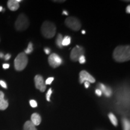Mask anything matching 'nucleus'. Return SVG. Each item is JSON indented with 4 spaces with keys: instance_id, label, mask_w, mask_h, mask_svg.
Listing matches in <instances>:
<instances>
[{
    "instance_id": "f257e3e1",
    "label": "nucleus",
    "mask_w": 130,
    "mask_h": 130,
    "mask_svg": "<svg viewBox=\"0 0 130 130\" xmlns=\"http://www.w3.org/2000/svg\"><path fill=\"white\" fill-rule=\"evenodd\" d=\"M113 57L117 62H125L130 59V47L129 45H120L115 49Z\"/></svg>"
},
{
    "instance_id": "f03ea898",
    "label": "nucleus",
    "mask_w": 130,
    "mask_h": 130,
    "mask_svg": "<svg viewBox=\"0 0 130 130\" xmlns=\"http://www.w3.org/2000/svg\"><path fill=\"white\" fill-rule=\"evenodd\" d=\"M41 32L45 38L51 39L56 35V27L50 21H45L41 27Z\"/></svg>"
},
{
    "instance_id": "7ed1b4c3",
    "label": "nucleus",
    "mask_w": 130,
    "mask_h": 130,
    "mask_svg": "<svg viewBox=\"0 0 130 130\" xmlns=\"http://www.w3.org/2000/svg\"><path fill=\"white\" fill-rule=\"evenodd\" d=\"M28 64V57L24 53H21L18 55L14 61V68L16 71H23Z\"/></svg>"
},
{
    "instance_id": "20e7f679",
    "label": "nucleus",
    "mask_w": 130,
    "mask_h": 130,
    "mask_svg": "<svg viewBox=\"0 0 130 130\" xmlns=\"http://www.w3.org/2000/svg\"><path fill=\"white\" fill-rule=\"evenodd\" d=\"M29 25H30V22L27 16L23 13L19 14L14 24L16 30L19 31H22L27 30L28 28Z\"/></svg>"
},
{
    "instance_id": "39448f33",
    "label": "nucleus",
    "mask_w": 130,
    "mask_h": 130,
    "mask_svg": "<svg viewBox=\"0 0 130 130\" xmlns=\"http://www.w3.org/2000/svg\"><path fill=\"white\" fill-rule=\"evenodd\" d=\"M64 22L67 27L74 31H77L81 28V24L80 21L75 17H73V16L68 17L66 19Z\"/></svg>"
},
{
    "instance_id": "423d86ee",
    "label": "nucleus",
    "mask_w": 130,
    "mask_h": 130,
    "mask_svg": "<svg viewBox=\"0 0 130 130\" xmlns=\"http://www.w3.org/2000/svg\"><path fill=\"white\" fill-rule=\"evenodd\" d=\"M84 50L82 46L77 45L75 47H74L72 49L71 52L70 54V58L73 61H78L79 58L81 56L84 55Z\"/></svg>"
},
{
    "instance_id": "0eeeda50",
    "label": "nucleus",
    "mask_w": 130,
    "mask_h": 130,
    "mask_svg": "<svg viewBox=\"0 0 130 130\" xmlns=\"http://www.w3.org/2000/svg\"><path fill=\"white\" fill-rule=\"evenodd\" d=\"M48 63L51 67L56 68L62 64L63 60L58 54L56 53H53L49 56Z\"/></svg>"
},
{
    "instance_id": "6e6552de",
    "label": "nucleus",
    "mask_w": 130,
    "mask_h": 130,
    "mask_svg": "<svg viewBox=\"0 0 130 130\" xmlns=\"http://www.w3.org/2000/svg\"><path fill=\"white\" fill-rule=\"evenodd\" d=\"M79 83L81 84L83 83L85 81H88L90 83H95V78L92 77L91 75L86 71H81L79 74Z\"/></svg>"
},
{
    "instance_id": "1a4fd4ad",
    "label": "nucleus",
    "mask_w": 130,
    "mask_h": 130,
    "mask_svg": "<svg viewBox=\"0 0 130 130\" xmlns=\"http://www.w3.org/2000/svg\"><path fill=\"white\" fill-rule=\"evenodd\" d=\"M36 88L39 90L41 92H44L46 90V84L45 83L43 77L40 75H36L35 77Z\"/></svg>"
},
{
    "instance_id": "9d476101",
    "label": "nucleus",
    "mask_w": 130,
    "mask_h": 130,
    "mask_svg": "<svg viewBox=\"0 0 130 130\" xmlns=\"http://www.w3.org/2000/svg\"><path fill=\"white\" fill-rule=\"evenodd\" d=\"M98 86L99 87L98 89H100L102 93H103L107 97L111 96L112 94H113V91H112L110 87H108V86H105V84L102 83H99Z\"/></svg>"
},
{
    "instance_id": "9b49d317",
    "label": "nucleus",
    "mask_w": 130,
    "mask_h": 130,
    "mask_svg": "<svg viewBox=\"0 0 130 130\" xmlns=\"http://www.w3.org/2000/svg\"><path fill=\"white\" fill-rule=\"evenodd\" d=\"M21 0H9L7 2V6L11 11H16L19 8V3Z\"/></svg>"
},
{
    "instance_id": "f8f14e48",
    "label": "nucleus",
    "mask_w": 130,
    "mask_h": 130,
    "mask_svg": "<svg viewBox=\"0 0 130 130\" xmlns=\"http://www.w3.org/2000/svg\"><path fill=\"white\" fill-rule=\"evenodd\" d=\"M9 106V103L7 100L4 99V94L0 91V110H4Z\"/></svg>"
},
{
    "instance_id": "ddd939ff",
    "label": "nucleus",
    "mask_w": 130,
    "mask_h": 130,
    "mask_svg": "<svg viewBox=\"0 0 130 130\" xmlns=\"http://www.w3.org/2000/svg\"><path fill=\"white\" fill-rule=\"evenodd\" d=\"M42 119L41 117L38 113H33L31 116V122L35 125V126H37L41 123Z\"/></svg>"
},
{
    "instance_id": "4468645a",
    "label": "nucleus",
    "mask_w": 130,
    "mask_h": 130,
    "mask_svg": "<svg viewBox=\"0 0 130 130\" xmlns=\"http://www.w3.org/2000/svg\"><path fill=\"white\" fill-rule=\"evenodd\" d=\"M24 130H37L36 126L31 121H27L24 125Z\"/></svg>"
},
{
    "instance_id": "2eb2a0df",
    "label": "nucleus",
    "mask_w": 130,
    "mask_h": 130,
    "mask_svg": "<svg viewBox=\"0 0 130 130\" xmlns=\"http://www.w3.org/2000/svg\"><path fill=\"white\" fill-rule=\"evenodd\" d=\"M63 37L62 35L61 34H58L57 37L56 39V45H57L58 48H61L63 47L62 46V40H63Z\"/></svg>"
},
{
    "instance_id": "dca6fc26",
    "label": "nucleus",
    "mask_w": 130,
    "mask_h": 130,
    "mask_svg": "<svg viewBox=\"0 0 130 130\" xmlns=\"http://www.w3.org/2000/svg\"><path fill=\"white\" fill-rule=\"evenodd\" d=\"M71 37L69 36H66L63 37V40H62V46H68L71 44Z\"/></svg>"
},
{
    "instance_id": "f3484780",
    "label": "nucleus",
    "mask_w": 130,
    "mask_h": 130,
    "mask_svg": "<svg viewBox=\"0 0 130 130\" xmlns=\"http://www.w3.org/2000/svg\"><path fill=\"white\" fill-rule=\"evenodd\" d=\"M122 125L123 130H130V123L129 121L125 118L122 119Z\"/></svg>"
},
{
    "instance_id": "a211bd4d",
    "label": "nucleus",
    "mask_w": 130,
    "mask_h": 130,
    "mask_svg": "<svg viewBox=\"0 0 130 130\" xmlns=\"http://www.w3.org/2000/svg\"><path fill=\"white\" fill-rule=\"evenodd\" d=\"M108 118H109L110 121H111V122L112 123V124H113V125H118V120H117L116 116H115L113 113H110L109 115H108Z\"/></svg>"
},
{
    "instance_id": "6ab92c4d",
    "label": "nucleus",
    "mask_w": 130,
    "mask_h": 130,
    "mask_svg": "<svg viewBox=\"0 0 130 130\" xmlns=\"http://www.w3.org/2000/svg\"><path fill=\"white\" fill-rule=\"evenodd\" d=\"M32 51H33V47H32V43L31 42H30V43H28V47H27V48L25 50V54H29L31 53Z\"/></svg>"
},
{
    "instance_id": "aec40b11",
    "label": "nucleus",
    "mask_w": 130,
    "mask_h": 130,
    "mask_svg": "<svg viewBox=\"0 0 130 130\" xmlns=\"http://www.w3.org/2000/svg\"><path fill=\"white\" fill-rule=\"evenodd\" d=\"M52 93H53V91H52V89L50 88V89H49L48 92H47V93L46 95V100L50 102V98H51V94Z\"/></svg>"
},
{
    "instance_id": "412c9836",
    "label": "nucleus",
    "mask_w": 130,
    "mask_h": 130,
    "mask_svg": "<svg viewBox=\"0 0 130 130\" xmlns=\"http://www.w3.org/2000/svg\"><path fill=\"white\" fill-rule=\"evenodd\" d=\"M30 104L31 105V107H32V108H35V107H37V103L35 100H30Z\"/></svg>"
},
{
    "instance_id": "4be33fe9",
    "label": "nucleus",
    "mask_w": 130,
    "mask_h": 130,
    "mask_svg": "<svg viewBox=\"0 0 130 130\" xmlns=\"http://www.w3.org/2000/svg\"><path fill=\"white\" fill-rule=\"evenodd\" d=\"M78 61L79 62V63H81V64H84V63H86V58H85V56H84V55H83V56H81L78 59Z\"/></svg>"
},
{
    "instance_id": "5701e85b",
    "label": "nucleus",
    "mask_w": 130,
    "mask_h": 130,
    "mask_svg": "<svg viewBox=\"0 0 130 130\" xmlns=\"http://www.w3.org/2000/svg\"><path fill=\"white\" fill-rule=\"evenodd\" d=\"M53 80H54L53 77H50V78H47L46 81L45 82V84L50 85V84H51L52 83V82H53Z\"/></svg>"
},
{
    "instance_id": "b1692460",
    "label": "nucleus",
    "mask_w": 130,
    "mask_h": 130,
    "mask_svg": "<svg viewBox=\"0 0 130 130\" xmlns=\"http://www.w3.org/2000/svg\"><path fill=\"white\" fill-rule=\"evenodd\" d=\"M0 85H1V87H3V88L7 89V84L6 83V82L3 80H0Z\"/></svg>"
},
{
    "instance_id": "393cba45",
    "label": "nucleus",
    "mask_w": 130,
    "mask_h": 130,
    "mask_svg": "<svg viewBox=\"0 0 130 130\" xmlns=\"http://www.w3.org/2000/svg\"><path fill=\"white\" fill-rule=\"evenodd\" d=\"M95 93H96V95L98 96H101L102 94V92H101V91L100 89H96Z\"/></svg>"
},
{
    "instance_id": "a878e982",
    "label": "nucleus",
    "mask_w": 130,
    "mask_h": 130,
    "mask_svg": "<svg viewBox=\"0 0 130 130\" xmlns=\"http://www.w3.org/2000/svg\"><path fill=\"white\" fill-rule=\"evenodd\" d=\"M4 58L5 60H9L10 58H11V55L10 54H7L5 55L4 56Z\"/></svg>"
},
{
    "instance_id": "bb28decb",
    "label": "nucleus",
    "mask_w": 130,
    "mask_h": 130,
    "mask_svg": "<svg viewBox=\"0 0 130 130\" xmlns=\"http://www.w3.org/2000/svg\"><path fill=\"white\" fill-rule=\"evenodd\" d=\"M44 51L46 54H50V53H51V50L48 48H45L44 49Z\"/></svg>"
},
{
    "instance_id": "cd10ccee",
    "label": "nucleus",
    "mask_w": 130,
    "mask_h": 130,
    "mask_svg": "<svg viewBox=\"0 0 130 130\" xmlns=\"http://www.w3.org/2000/svg\"><path fill=\"white\" fill-rule=\"evenodd\" d=\"M9 67H10V65L9 64H7V63H4V64H3V68H4V69H8Z\"/></svg>"
},
{
    "instance_id": "c85d7f7f",
    "label": "nucleus",
    "mask_w": 130,
    "mask_h": 130,
    "mask_svg": "<svg viewBox=\"0 0 130 130\" xmlns=\"http://www.w3.org/2000/svg\"><path fill=\"white\" fill-rule=\"evenodd\" d=\"M84 86H85L86 88L87 89L90 86V83H89L88 81H85L84 82Z\"/></svg>"
},
{
    "instance_id": "c756f323",
    "label": "nucleus",
    "mask_w": 130,
    "mask_h": 130,
    "mask_svg": "<svg viewBox=\"0 0 130 130\" xmlns=\"http://www.w3.org/2000/svg\"><path fill=\"white\" fill-rule=\"evenodd\" d=\"M126 12L127 13H130V6L129 5H128L127 7H126Z\"/></svg>"
},
{
    "instance_id": "7c9ffc66",
    "label": "nucleus",
    "mask_w": 130,
    "mask_h": 130,
    "mask_svg": "<svg viewBox=\"0 0 130 130\" xmlns=\"http://www.w3.org/2000/svg\"><path fill=\"white\" fill-rule=\"evenodd\" d=\"M4 54H3V53H1V52H0V58H2L4 57Z\"/></svg>"
},
{
    "instance_id": "2f4dec72",
    "label": "nucleus",
    "mask_w": 130,
    "mask_h": 130,
    "mask_svg": "<svg viewBox=\"0 0 130 130\" xmlns=\"http://www.w3.org/2000/svg\"><path fill=\"white\" fill-rule=\"evenodd\" d=\"M63 14H65V15H68V13L67 11L64 10L63 12Z\"/></svg>"
},
{
    "instance_id": "473e14b6",
    "label": "nucleus",
    "mask_w": 130,
    "mask_h": 130,
    "mask_svg": "<svg viewBox=\"0 0 130 130\" xmlns=\"http://www.w3.org/2000/svg\"><path fill=\"white\" fill-rule=\"evenodd\" d=\"M3 9V8L2 6H0V12H2Z\"/></svg>"
},
{
    "instance_id": "72a5a7b5",
    "label": "nucleus",
    "mask_w": 130,
    "mask_h": 130,
    "mask_svg": "<svg viewBox=\"0 0 130 130\" xmlns=\"http://www.w3.org/2000/svg\"><path fill=\"white\" fill-rule=\"evenodd\" d=\"M54 2H60V3H62V2H64V1H54Z\"/></svg>"
},
{
    "instance_id": "f704fd0d",
    "label": "nucleus",
    "mask_w": 130,
    "mask_h": 130,
    "mask_svg": "<svg viewBox=\"0 0 130 130\" xmlns=\"http://www.w3.org/2000/svg\"><path fill=\"white\" fill-rule=\"evenodd\" d=\"M81 32H82L83 35H84V34L86 33V31L84 30H82V31H81Z\"/></svg>"
}]
</instances>
